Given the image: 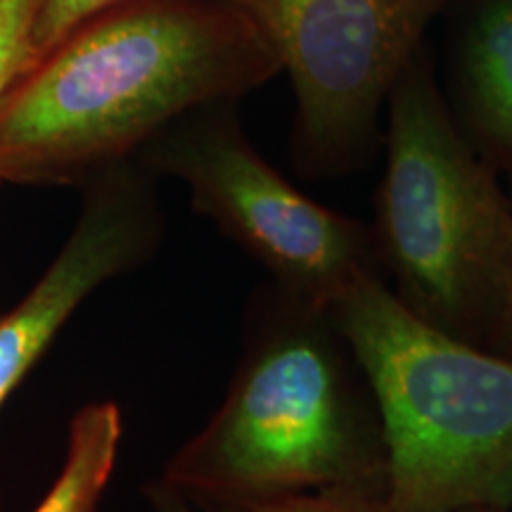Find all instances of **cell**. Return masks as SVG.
Masks as SVG:
<instances>
[{
    "mask_svg": "<svg viewBox=\"0 0 512 512\" xmlns=\"http://www.w3.org/2000/svg\"><path fill=\"white\" fill-rule=\"evenodd\" d=\"M280 72L261 29L223 0H117L0 95V183L83 188L185 114Z\"/></svg>",
    "mask_w": 512,
    "mask_h": 512,
    "instance_id": "6da1fadb",
    "label": "cell"
},
{
    "mask_svg": "<svg viewBox=\"0 0 512 512\" xmlns=\"http://www.w3.org/2000/svg\"><path fill=\"white\" fill-rule=\"evenodd\" d=\"M382 422L394 512L512 505V361L420 318L373 273L330 311Z\"/></svg>",
    "mask_w": 512,
    "mask_h": 512,
    "instance_id": "7a4b0ae2",
    "label": "cell"
},
{
    "mask_svg": "<svg viewBox=\"0 0 512 512\" xmlns=\"http://www.w3.org/2000/svg\"><path fill=\"white\" fill-rule=\"evenodd\" d=\"M328 320L280 287L256 306L226 399L159 479L216 501L382 482Z\"/></svg>",
    "mask_w": 512,
    "mask_h": 512,
    "instance_id": "3957f363",
    "label": "cell"
},
{
    "mask_svg": "<svg viewBox=\"0 0 512 512\" xmlns=\"http://www.w3.org/2000/svg\"><path fill=\"white\" fill-rule=\"evenodd\" d=\"M377 238L420 318L460 337L508 302L512 211L448 117L425 53L389 95Z\"/></svg>",
    "mask_w": 512,
    "mask_h": 512,
    "instance_id": "277c9868",
    "label": "cell"
},
{
    "mask_svg": "<svg viewBox=\"0 0 512 512\" xmlns=\"http://www.w3.org/2000/svg\"><path fill=\"white\" fill-rule=\"evenodd\" d=\"M136 159L157 178L181 181L192 207L311 309L330 313L370 273L363 226L313 202L273 169L242 131L235 102L185 114Z\"/></svg>",
    "mask_w": 512,
    "mask_h": 512,
    "instance_id": "5b68a950",
    "label": "cell"
},
{
    "mask_svg": "<svg viewBox=\"0 0 512 512\" xmlns=\"http://www.w3.org/2000/svg\"><path fill=\"white\" fill-rule=\"evenodd\" d=\"M268 38L290 74L299 164L339 166L368 138L382 102L456 0H223Z\"/></svg>",
    "mask_w": 512,
    "mask_h": 512,
    "instance_id": "8992f818",
    "label": "cell"
},
{
    "mask_svg": "<svg viewBox=\"0 0 512 512\" xmlns=\"http://www.w3.org/2000/svg\"><path fill=\"white\" fill-rule=\"evenodd\" d=\"M72 233L27 294L0 311V408L102 285L138 271L164 235L157 176L138 159L83 185Z\"/></svg>",
    "mask_w": 512,
    "mask_h": 512,
    "instance_id": "52a82bcc",
    "label": "cell"
},
{
    "mask_svg": "<svg viewBox=\"0 0 512 512\" xmlns=\"http://www.w3.org/2000/svg\"><path fill=\"white\" fill-rule=\"evenodd\" d=\"M456 43L470 117L486 143L512 157V0H470Z\"/></svg>",
    "mask_w": 512,
    "mask_h": 512,
    "instance_id": "ba28073f",
    "label": "cell"
},
{
    "mask_svg": "<svg viewBox=\"0 0 512 512\" xmlns=\"http://www.w3.org/2000/svg\"><path fill=\"white\" fill-rule=\"evenodd\" d=\"M124 434L114 401L83 403L69 420L67 453L53 486L34 512H100Z\"/></svg>",
    "mask_w": 512,
    "mask_h": 512,
    "instance_id": "9c48e42d",
    "label": "cell"
},
{
    "mask_svg": "<svg viewBox=\"0 0 512 512\" xmlns=\"http://www.w3.org/2000/svg\"><path fill=\"white\" fill-rule=\"evenodd\" d=\"M145 503L152 512H394L382 482L328 486L245 501H216L188 494L157 477L145 484Z\"/></svg>",
    "mask_w": 512,
    "mask_h": 512,
    "instance_id": "30bf717a",
    "label": "cell"
},
{
    "mask_svg": "<svg viewBox=\"0 0 512 512\" xmlns=\"http://www.w3.org/2000/svg\"><path fill=\"white\" fill-rule=\"evenodd\" d=\"M34 15L36 0H0V95L34 62Z\"/></svg>",
    "mask_w": 512,
    "mask_h": 512,
    "instance_id": "8fae6325",
    "label": "cell"
},
{
    "mask_svg": "<svg viewBox=\"0 0 512 512\" xmlns=\"http://www.w3.org/2000/svg\"><path fill=\"white\" fill-rule=\"evenodd\" d=\"M112 3L117 0H36V15L31 24V43H34L36 57L55 46L83 19Z\"/></svg>",
    "mask_w": 512,
    "mask_h": 512,
    "instance_id": "7c38bea8",
    "label": "cell"
},
{
    "mask_svg": "<svg viewBox=\"0 0 512 512\" xmlns=\"http://www.w3.org/2000/svg\"><path fill=\"white\" fill-rule=\"evenodd\" d=\"M510 211H512V174H510ZM505 309L510 311L512 316V252H510V278H508V302H505Z\"/></svg>",
    "mask_w": 512,
    "mask_h": 512,
    "instance_id": "4fadbf2b",
    "label": "cell"
},
{
    "mask_svg": "<svg viewBox=\"0 0 512 512\" xmlns=\"http://www.w3.org/2000/svg\"><path fill=\"white\" fill-rule=\"evenodd\" d=\"M465 512H508V510H496V508H472V510H465Z\"/></svg>",
    "mask_w": 512,
    "mask_h": 512,
    "instance_id": "5bb4252c",
    "label": "cell"
}]
</instances>
